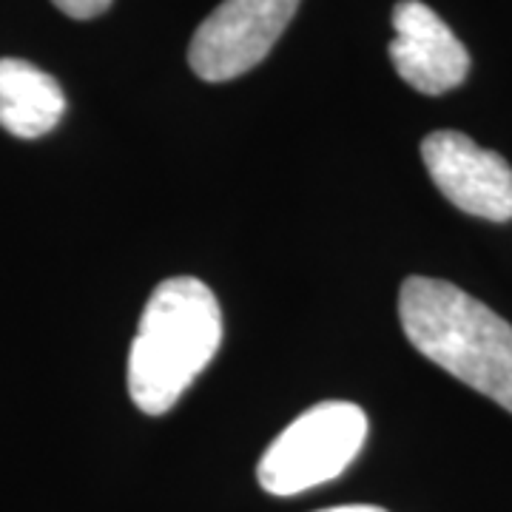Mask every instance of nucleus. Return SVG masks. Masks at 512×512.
Instances as JSON below:
<instances>
[{
	"label": "nucleus",
	"mask_w": 512,
	"mask_h": 512,
	"mask_svg": "<svg viewBox=\"0 0 512 512\" xmlns=\"http://www.w3.org/2000/svg\"><path fill=\"white\" fill-rule=\"evenodd\" d=\"M299 0H222L191 37L188 63L208 83L251 72L271 55Z\"/></svg>",
	"instance_id": "nucleus-4"
},
{
	"label": "nucleus",
	"mask_w": 512,
	"mask_h": 512,
	"mask_svg": "<svg viewBox=\"0 0 512 512\" xmlns=\"http://www.w3.org/2000/svg\"><path fill=\"white\" fill-rule=\"evenodd\" d=\"M367 439V416L350 402H322L288 424L262 453L256 478L271 495H299L339 478Z\"/></svg>",
	"instance_id": "nucleus-3"
},
{
	"label": "nucleus",
	"mask_w": 512,
	"mask_h": 512,
	"mask_svg": "<svg viewBox=\"0 0 512 512\" xmlns=\"http://www.w3.org/2000/svg\"><path fill=\"white\" fill-rule=\"evenodd\" d=\"M404 336L424 359L512 413V325L444 279L410 276L399 291Z\"/></svg>",
	"instance_id": "nucleus-1"
},
{
	"label": "nucleus",
	"mask_w": 512,
	"mask_h": 512,
	"mask_svg": "<svg viewBox=\"0 0 512 512\" xmlns=\"http://www.w3.org/2000/svg\"><path fill=\"white\" fill-rule=\"evenodd\" d=\"M319 512H387L382 507H370V504H345V507H330V510Z\"/></svg>",
	"instance_id": "nucleus-9"
},
{
	"label": "nucleus",
	"mask_w": 512,
	"mask_h": 512,
	"mask_svg": "<svg viewBox=\"0 0 512 512\" xmlns=\"http://www.w3.org/2000/svg\"><path fill=\"white\" fill-rule=\"evenodd\" d=\"M66 94L52 74L18 57L0 60V128L20 140H37L60 123Z\"/></svg>",
	"instance_id": "nucleus-7"
},
{
	"label": "nucleus",
	"mask_w": 512,
	"mask_h": 512,
	"mask_svg": "<svg viewBox=\"0 0 512 512\" xmlns=\"http://www.w3.org/2000/svg\"><path fill=\"white\" fill-rule=\"evenodd\" d=\"M390 60L407 86L436 94L458 89L470 74V55L453 29L421 0H402L393 9Z\"/></svg>",
	"instance_id": "nucleus-6"
},
{
	"label": "nucleus",
	"mask_w": 512,
	"mask_h": 512,
	"mask_svg": "<svg viewBox=\"0 0 512 512\" xmlns=\"http://www.w3.org/2000/svg\"><path fill=\"white\" fill-rule=\"evenodd\" d=\"M63 15L74 20H92L103 12H109L111 0H52Z\"/></svg>",
	"instance_id": "nucleus-8"
},
{
	"label": "nucleus",
	"mask_w": 512,
	"mask_h": 512,
	"mask_svg": "<svg viewBox=\"0 0 512 512\" xmlns=\"http://www.w3.org/2000/svg\"><path fill=\"white\" fill-rule=\"evenodd\" d=\"M430 180L458 211L490 222L512 220V168L461 131H433L421 143Z\"/></svg>",
	"instance_id": "nucleus-5"
},
{
	"label": "nucleus",
	"mask_w": 512,
	"mask_h": 512,
	"mask_svg": "<svg viewBox=\"0 0 512 512\" xmlns=\"http://www.w3.org/2000/svg\"><path fill=\"white\" fill-rule=\"evenodd\" d=\"M222 311L194 276L160 282L148 296L128 350V393L148 416H163L217 356Z\"/></svg>",
	"instance_id": "nucleus-2"
}]
</instances>
